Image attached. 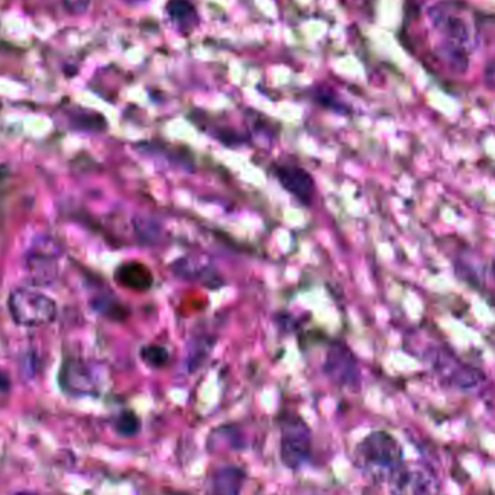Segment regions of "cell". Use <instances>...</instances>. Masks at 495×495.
Segmentation results:
<instances>
[{
  "mask_svg": "<svg viewBox=\"0 0 495 495\" xmlns=\"http://www.w3.org/2000/svg\"><path fill=\"white\" fill-rule=\"evenodd\" d=\"M429 20L442 61L459 73L467 70L480 36L472 12L458 2H439L429 9Z\"/></svg>",
  "mask_w": 495,
  "mask_h": 495,
  "instance_id": "6da1fadb",
  "label": "cell"
},
{
  "mask_svg": "<svg viewBox=\"0 0 495 495\" xmlns=\"http://www.w3.org/2000/svg\"><path fill=\"white\" fill-rule=\"evenodd\" d=\"M354 464L371 481H387L403 464L402 444L390 433H370L356 444Z\"/></svg>",
  "mask_w": 495,
  "mask_h": 495,
  "instance_id": "7a4b0ae2",
  "label": "cell"
},
{
  "mask_svg": "<svg viewBox=\"0 0 495 495\" xmlns=\"http://www.w3.org/2000/svg\"><path fill=\"white\" fill-rule=\"evenodd\" d=\"M8 308L13 322L25 328L45 326L57 316V303L52 297L34 290H13L9 294Z\"/></svg>",
  "mask_w": 495,
  "mask_h": 495,
  "instance_id": "3957f363",
  "label": "cell"
},
{
  "mask_svg": "<svg viewBox=\"0 0 495 495\" xmlns=\"http://www.w3.org/2000/svg\"><path fill=\"white\" fill-rule=\"evenodd\" d=\"M391 495H439L441 481L421 462H403L387 480Z\"/></svg>",
  "mask_w": 495,
  "mask_h": 495,
  "instance_id": "277c9868",
  "label": "cell"
},
{
  "mask_svg": "<svg viewBox=\"0 0 495 495\" xmlns=\"http://www.w3.org/2000/svg\"><path fill=\"white\" fill-rule=\"evenodd\" d=\"M312 453V435L299 416L285 419L281 427L280 457L290 469H299L307 462Z\"/></svg>",
  "mask_w": 495,
  "mask_h": 495,
  "instance_id": "5b68a950",
  "label": "cell"
},
{
  "mask_svg": "<svg viewBox=\"0 0 495 495\" xmlns=\"http://www.w3.org/2000/svg\"><path fill=\"white\" fill-rule=\"evenodd\" d=\"M324 372L331 381L340 387L355 388L359 386V365L356 356L349 347L339 340L331 343L324 359Z\"/></svg>",
  "mask_w": 495,
  "mask_h": 495,
  "instance_id": "8992f818",
  "label": "cell"
},
{
  "mask_svg": "<svg viewBox=\"0 0 495 495\" xmlns=\"http://www.w3.org/2000/svg\"><path fill=\"white\" fill-rule=\"evenodd\" d=\"M59 246L50 238L36 241L25 259L28 274L36 284H50L57 277Z\"/></svg>",
  "mask_w": 495,
  "mask_h": 495,
  "instance_id": "52a82bcc",
  "label": "cell"
},
{
  "mask_svg": "<svg viewBox=\"0 0 495 495\" xmlns=\"http://www.w3.org/2000/svg\"><path fill=\"white\" fill-rule=\"evenodd\" d=\"M433 367L444 381H448L458 390L474 391L485 382V375L480 370L468 367L465 363H453L452 358L449 363L448 356L442 358L441 355H437L433 361Z\"/></svg>",
  "mask_w": 495,
  "mask_h": 495,
  "instance_id": "ba28073f",
  "label": "cell"
},
{
  "mask_svg": "<svg viewBox=\"0 0 495 495\" xmlns=\"http://www.w3.org/2000/svg\"><path fill=\"white\" fill-rule=\"evenodd\" d=\"M275 177L281 186L290 195L300 200L301 204H310L316 195V184L310 172L299 165H280L275 168Z\"/></svg>",
  "mask_w": 495,
  "mask_h": 495,
  "instance_id": "9c48e42d",
  "label": "cell"
},
{
  "mask_svg": "<svg viewBox=\"0 0 495 495\" xmlns=\"http://www.w3.org/2000/svg\"><path fill=\"white\" fill-rule=\"evenodd\" d=\"M60 386L70 394H89L93 388V381L90 377L86 365L78 359H68L63 363L59 377Z\"/></svg>",
  "mask_w": 495,
  "mask_h": 495,
  "instance_id": "30bf717a",
  "label": "cell"
},
{
  "mask_svg": "<svg viewBox=\"0 0 495 495\" xmlns=\"http://www.w3.org/2000/svg\"><path fill=\"white\" fill-rule=\"evenodd\" d=\"M165 16L181 36H191V32L200 24L197 9L190 0H168Z\"/></svg>",
  "mask_w": 495,
  "mask_h": 495,
  "instance_id": "8fae6325",
  "label": "cell"
},
{
  "mask_svg": "<svg viewBox=\"0 0 495 495\" xmlns=\"http://www.w3.org/2000/svg\"><path fill=\"white\" fill-rule=\"evenodd\" d=\"M117 284L133 291H147L154 285V274L142 262L131 261L117 267L115 271Z\"/></svg>",
  "mask_w": 495,
  "mask_h": 495,
  "instance_id": "7c38bea8",
  "label": "cell"
},
{
  "mask_svg": "<svg viewBox=\"0 0 495 495\" xmlns=\"http://www.w3.org/2000/svg\"><path fill=\"white\" fill-rule=\"evenodd\" d=\"M172 269H174L177 277L183 278V280L202 281L204 285L211 287V289H218L223 284V280L219 277L218 273H215L209 267L204 266V264L197 266L191 258H181L172 266Z\"/></svg>",
  "mask_w": 495,
  "mask_h": 495,
  "instance_id": "4fadbf2b",
  "label": "cell"
},
{
  "mask_svg": "<svg viewBox=\"0 0 495 495\" xmlns=\"http://www.w3.org/2000/svg\"><path fill=\"white\" fill-rule=\"evenodd\" d=\"M245 480V472L242 469L222 467L212 476V495H239Z\"/></svg>",
  "mask_w": 495,
  "mask_h": 495,
  "instance_id": "5bb4252c",
  "label": "cell"
},
{
  "mask_svg": "<svg viewBox=\"0 0 495 495\" xmlns=\"http://www.w3.org/2000/svg\"><path fill=\"white\" fill-rule=\"evenodd\" d=\"M92 306H93L96 312L100 313L103 316L109 317L112 320H125L129 316V310L125 306L119 303L116 299H112V297L100 296L98 299H94L92 301Z\"/></svg>",
  "mask_w": 495,
  "mask_h": 495,
  "instance_id": "9a60e30c",
  "label": "cell"
},
{
  "mask_svg": "<svg viewBox=\"0 0 495 495\" xmlns=\"http://www.w3.org/2000/svg\"><path fill=\"white\" fill-rule=\"evenodd\" d=\"M140 359L151 368L165 367L168 359H170L167 347H161V345H147V347H140Z\"/></svg>",
  "mask_w": 495,
  "mask_h": 495,
  "instance_id": "2e32d148",
  "label": "cell"
},
{
  "mask_svg": "<svg viewBox=\"0 0 495 495\" xmlns=\"http://www.w3.org/2000/svg\"><path fill=\"white\" fill-rule=\"evenodd\" d=\"M115 427H116V432L119 433L121 436H135L140 430V420L138 419L137 414L132 413V411H124V413L117 418Z\"/></svg>",
  "mask_w": 495,
  "mask_h": 495,
  "instance_id": "e0dca14e",
  "label": "cell"
},
{
  "mask_svg": "<svg viewBox=\"0 0 495 495\" xmlns=\"http://www.w3.org/2000/svg\"><path fill=\"white\" fill-rule=\"evenodd\" d=\"M92 0H63L64 8L73 15H82L87 12Z\"/></svg>",
  "mask_w": 495,
  "mask_h": 495,
  "instance_id": "ac0fdd59",
  "label": "cell"
},
{
  "mask_svg": "<svg viewBox=\"0 0 495 495\" xmlns=\"http://www.w3.org/2000/svg\"><path fill=\"white\" fill-rule=\"evenodd\" d=\"M9 174H11V168L6 164L0 165V218H2V211H4V195H6V188H8Z\"/></svg>",
  "mask_w": 495,
  "mask_h": 495,
  "instance_id": "d6986e66",
  "label": "cell"
},
{
  "mask_svg": "<svg viewBox=\"0 0 495 495\" xmlns=\"http://www.w3.org/2000/svg\"><path fill=\"white\" fill-rule=\"evenodd\" d=\"M485 82L491 87H495V61L491 64H488L487 68H485Z\"/></svg>",
  "mask_w": 495,
  "mask_h": 495,
  "instance_id": "ffe728a7",
  "label": "cell"
},
{
  "mask_svg": "<svg viewBox=\"0 0 495 495\" xmlns=\"http://www.w3.org/2000/svg\"><path fill=\"white\" fill-rule=\"evenodd\" d=\"M11 388V381H9L8 377L0 371V391L2 393H6Z\"/></svg>",
  "mask_w": 495,
  "mask_h": 495,
  "instance_id": "44dd1931",
  "label": "cell"
},
{
  "mask_svg": "<svg viewBox=\"0 0 495 495\" xmlns=\"http://www.w3.org/2000/svg\"><path fill=\"white\" fill-rule=\"evenodd\" d=\"M12 495H38V494H36V492L20 491V492H15V494Z\"/></svg>",
  "mask_w": 495,
  "mask_h": 495,
  "instance_id": "7402d4cb",
  "label": "cell"
}]
</instances>
